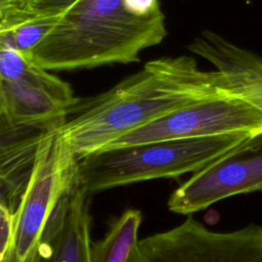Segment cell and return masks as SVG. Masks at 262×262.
Segmentation results:
<instances>
[{"label":"cell","mask_w":262,"mask_h":262,"mask_svg":"<svg viewBox=\"0 0 262 262\" xmlns=\"http://www.w3.org/2000/svg\"><path fill=\"white\" fill-rule=\"evenodd\" d=\"M59 16L42 17L30 20L10 33L0 35V45H8L16 48L30 56L32 50L53 28Z\"/></svg>","instance_id":"obj_11"},{"label":"cell","mask_w":262,"mask_h":262,"mask_svg":"<svg viewBox=\"0 0 262 262\" xmlns=\"http://www.w3.org/2000/svg\"><path fill=\"white\" fill-rule=\"evenodd\" d=\"M64 121L6 125L0 123V205L15 212L33 170L39 144Z\"/></svg>","instance_id":"obj_9"},{"label":"cell","mask_w":262,"mask_h":262,"mask_svg":"<svg viewBox=\"0 0 262 262\" xmlns=\"http://www.w3.org/2000/svg\"><path fill=\"white\" fill-rule=\"evenodd\" d=\"M261 189L262 132L193 173L171 193L167 206L173 213L191 215L226 198Z\"/></svg>","instance_id":"obj_7"},{"label":"cell","mask_w":262,"mask_h":262,"mask_svg":"<svg viewBox=\"0 0 262 262\" xmlns=\"http://www.w3.org/2000/svg\"><path fill=\"white\" fill-rule=\"evenodd\" d=\"M127 11L137 16H147L159 10V0H123Z\"/></svg>","instance_id":"obj_14"},{"label":"cell","mask_w":262,"mask_h":262,"mask_svg":"<svg viewBox=\"0 0 262 262\" xmlns=\"http://www.w3.org/2000/svg\"><path fill=\"white\" fill-rule=\"evenodd\" d=\"M249 57H250V59L252 60V62H253L257 68H259L260 70H262V57H261V56H258V55H256V54H254V53H252V52L249 51Z\"/></svg>","instance_id":"obj_16"},{"label":"cell","mask_w":262,"mask_h":262,"mask_svg":"<svg viewBox=\"0 0 262 262\" xmlns=\"http://www.w3.org/2000/svg\"><path fill=\"white\" fill-rule=\"evenodd\" d=\"M141 262H262V226L218 232L190 215L177 226L139 241Z\"/></svg>","instance_id":"obj_6"},{"label":"cell","mask_w":262,"mask_h":262,"mask_svg":"<svg viewBox=\"0 0 262 262\" xmlns=\"http://www.w3.org/2000/svg\"><path fill=\"white\" fill-rule=\"evenodd\" d=\"M31 14L32 20L59 16L30 54L47 71L135 62L167 35L161 8L137 16L123 0H31Z\"/></svg>","instance_id":"obj_2"},{"label":"cell","mask_w":262,"mask_h":262,"mask_svg":"<svg viewBox=\"0 0 262 262\" xmlns=\"http://www.w3.org/2000/svg\"><path fill=\"white\" fill-rule=\"evenodd\" d=\"M250 134L160 140L95 150L78 159L80 186L89 194L159 178L195 173L238 145Z\"/></svg>","instance_id":"obj_3"},{"label":"cell","mask_w":262,"mask_h":262,"mask_svg":"<svg viewBox=\"0 0 262 262\" xmlns=\"http://www.w3.org/2000/svg\"><path fill=\"white\" fill-rule=\"evenodd\" d=\"M129 262H141V259H140V256H139V252H138V246H137V248L133 251Z\"/></svg>","instance_id":"obj_17"},{"label":"cell","mask_w":262,"mask_h":262,"mask_svg":"<svg viewBox=\"0 0 262 262\" xmlns=\"http://www.w3.org/2000/svg\"><path fill=\"white\" fill-rule=\"evenodd\" d=\"M32 20L31 0H0V35Z\"/></svg>","instance_id":"obj_12"},{"label":"cell","mask_w":262,"mask_h":262,"mask_svg":"<svg viewBox=\"0 0 262 262\" xmlns=\"http://www.w3.org/2000/svg\"><path fill=\"white\" fill-rule=\"evenodd\" d=\"M61 125L48 131L41 140L33 170L14 212L13 250L19 262L32 259L51 214L79 184L78 158L62 137Z\"/></svg>","instance_id":"obj_4"},{"label":"cell","mask_w":262,"mask_h":262,"mask_svg":"<svg viewBox=\"0 0 262 262\" xmlns=\"http://www.w3.org/2000/svg\"><path fill=\"white\" fill-rule=\"evenodd\" d=\"M0 260L12 249L14 244L15 216L12 211L0 205Z\"/></svg>","instance_id":"obj_13"},{"label":"cell","mask_w":262,"mask_h":262,"mask_svg":"<svg viewBox=\"0 0 262 262\" xmlns=\"http://www.w3.org/2000/svg\"><path fill=\"white\" fill-rule=\"evenodd\" d=\"M142 214L137 209H127L110 225L98 242L91 245L90 262H129L137 248Z\"/></svg>","instance_id":"obj_10"},{"label":"cell","mask_w":262,"mask_h":262,"mask_svg":"<svg viewBox=\"0 0 262 262\" xmlns=\"http://www.w3.org/2000/svg\"><path fill=\"white\" fill-rule=\"evenodd\" d=\"M0 262H19V260L17 259V257H16V255H15V252H14V250L12 249L3 259H1L0 260ZM29 262H32L31 260L29 261Z\"/></svg>","instance_id":"obj_15"},{"label":"cell","mask_w":262,"mask_h":262,"mask_svg":"<svg viewBox=\"0 0 262 262\" xmlns=\"http://www.w3.org/2000/svg\"><path fill=\"white\" fill-rule=\"evenodd\" d=\"M233 80L229 69L204 71L188 55L154 59L107 91L79 98L60 132L80 159L134 129L229 88Z\"/></svg>","instance_id":"obj_1"},{"label":"cell","mask_w":262,"mask_h":262,"mask_svg":"<svg viewBox=\"0 0 262 262\" xmlns=\"http://www.w3.org/2000/svg\"><path fill=\"white\" fill-rule=\"evenodd\" d=\"M89 196L78 184L60 201L46 223L32 262H90Z\"/></svg>","instance_id":"obj_8"},{"label":"cell","mask_w":262,"mask_h":262,"mask_svg":"<svg viewBox=\"0 0 262 262\" xmlns=\"http://www.w3.org/2000/svg\"><path fill=\"white\" fill-rule=\"evenodd\" d=\"M70 84L14 47L0 45V123L66 121L78 102Z\"/></svg>","instance_id":"obj_5"}]
</instances>
